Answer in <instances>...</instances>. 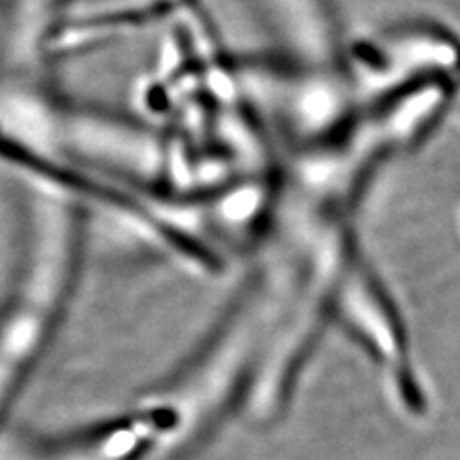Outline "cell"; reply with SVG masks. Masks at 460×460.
<instances>
[{
  "mask_svg": "<svg viewBox=\"0 0 460 460\" xmlns=\"http://www.w3.org/2000/svg\"><path fill=\"white\" fill-rule=\"evenodd\" d=\"M154 3L164 10L165 16H171V13L184 10V0H154Z\"/></svg>",
  "mask_w": 460,
  "mask_h": 460,
  "instance_id": "obj_1",
  "label": "cell"
}]
</instances>
